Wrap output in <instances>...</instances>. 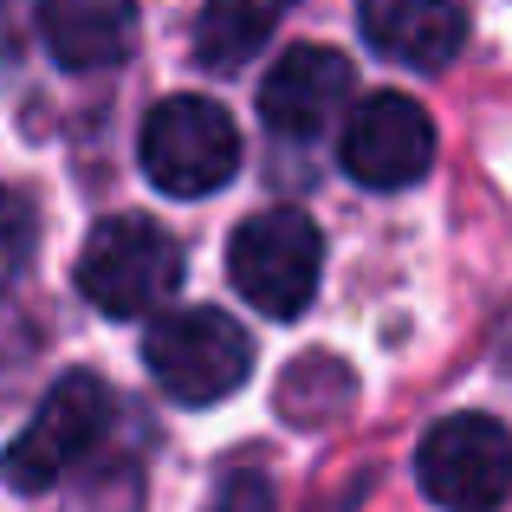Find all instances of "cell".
I'll use <instances>...</instances> for the list:
<instances>
[{
    "label": "cell",
    "instance_id": "cell-1",
    "mask_svg": "<svg viewBox=\"0 0 512 512\" xmlns=\"http://www.w3.org/2000/svg\"><path fill=\"white\" fill-rule=\"evenodd\" d=\"M227 279H234V292L253 312L292 325L318 299V279H325V234H318V221L305 208H260L227 240Z\"/></svg>",
    "mask_w": 512,
    "mask_h": 512
},
{
    "label": "cell",
    "instance_id": "cell-2",
    "mask_svg": "<svg viewBox=\"0 0 512 512\" xmlns=\"http://www.w3.org/2000/svg\"><path fill=\"white\" fill-rule=\"evenodd\" d=\"M175 286H182V247L169 227H156L150 214H111L91 227L78 253V292L104 318H143L169 305Z\"/></svg>",
    "mask_w": 512,
    "mask_h": 512
},
{
    "label": "cell",
    "instance_id": "cell-3",
    "mask_svg": "<svg viewBox=\"0 0 512 512\" xmlns=\"http://www.w3.org/2000/svg\"><path fill=\"white\" fill-rule=\"evenodd\" d=\"M137 163L163 195H182V201L214 195V188H227L240 175V124L214 98L175 91L143 117Z\"/></svg>",
    "mask_w": 512,
    "mask_h": 512
},
{
    "label": "cell",
    "instance_id": "cell-4",
    "mask_svg": "<svg viewBox=\"0 0 512 512\" xmlns=\"http://www.w3.org/2000/svg\"><path fill=\"white\" fill-rule=\"evenodd\" d=\"M143 363H150V376L169 389L175 402L208 409V402H227L253 376V344H247V331H240L227 312L188 305V312H163L150 325Z\"/></svg>",
    "mask_w": 512,
    "mask_h": 512
},
{
    "label": "cell",
    "instance_id": "cell-5",
    "mask_svg": "<svg viewBox=\"0 0 512 512\" xmlns=\"http://www.w3.org/2000/svg\"><path fill=\"white\" fill-rule=\"evenodd\" d=\"M415 480L441 512H500L512 500V428L500 415H448L415 448Z\"/></svg>",
    "mask_w": 512,
    "mask_h": 512
},
{
    "label": "cell",
    "instance_id": "cell-6",
    "mask_svg": "<svg viewBox=\"0 0 512 512\" xmlns=\"http://www.w3.org/2000/svg\"><path fill=\"white\" fill-rule=\"evenodd\" d=\"M104 422H111V389H104L91 370L59 376V383L46 389V402H39V415L7 441V454H0V480H7L13 493L59 487L65 467L104 435Z\"/></svg>",
    "mask_w": 512,
    "mask_h": 512
},
{
    "label": "cell",
    "instance_id": "cell-7",
    "mask_svg": "<svg viewBox=\"0 0 512 512\" xmlns=\"http://www.w3.org/2000/svg\"><path fill=\"white\" fill-rule=\"evenodd\" d=\"M338 163L363 188H409L435 163V117L409 98V91H370L357 111L344 117Z\"/></svg>",
    "mask_w": 512,
    "mask_h": 512
},
{
    "label": "cell",
    "instance_id": "cell-8",
    "mask_svg": "<svg viewBox=\"0 0 512 512\" xmlns=\"http://www.w3.org/2000/svg\"><path fill=\"white\" fill-rule=\"evenodd\" d=\"M357 91V65L331 46H292L260 85V117L279 137H318Z\"/></svg>",
    "mask_w": 512,
    "mask_h": 512
},
{
    "label": "cell",
    "instance_id": "cell-9",
    "mask_svg": "<svg viewBox=\"0 0 512 512\" xmlns=\"http://www.w3.org/2000/svg\"><path fill=\"white\" fill-rule=\"evenodd\" d=\"M357 33L389 65L441 72L467 39V13L454 0H357Z\"/></svg>",
    "mask_w": 512,
    "mask_h": 512
},
{
    "label": "cell",
    "instance_id": "cell-10",
    "mask_svg": "<svg viewBox=\"0 0 512 512\" xmlns=\"http://www.w3.org/2000/svg\"><path fill=\"white\" fill-rule=\"evenodd\" d=\"M39 39L65 72H104V65H124L137 46V7L130 0H39Z\"/></svg>",
    "mask_w": 512,
    "mask_h": 512
},
{
    "label": "cell",
    "instance_id": "cell-11",
    "mask_svg": "<svg viewBox=\"0 0 512 512\" xmlns=\"http://www.w3.org/2000/svg\"><path fill=\"white\" fill-rule=\"evenodd\" d=\"M299 0H208L195 20V59L214 65V72H240L253 52L273 39V26Z\"/></svg>",
    "mask_w": 512,
    "mask_h": 512
},
{
    "label": "cell",
    "instance_id": "cell-12",
    "mask_svg": "<svg viewBox=\"0 0 512 512\" xmlns=\"http://www.w3.org/2000/svg\"><path fill=\"white\" fill-rule=\"evenodd\" d=\"M33 253H39V214L26 208V195L0 188V286L26 279Z\"/></svg>",
    "mask_w": 512,
    "mask_h": 512
},
{
    "label": "cell",
    "instance_id": "cell-13",
    "mask_svg": "<svg viewBox=\"0 0 512 512\" xmlns=\"http://www.w3.org/2000/svg\"><path fill=\"white\" fill-rule=\"evenodd\" d=\"M208 512H273V480H266V467L234 461L221 474V487H214Z\"/></svg>",
    "mask_w": 512,
    "mask_h": 512
}]
</instances>
